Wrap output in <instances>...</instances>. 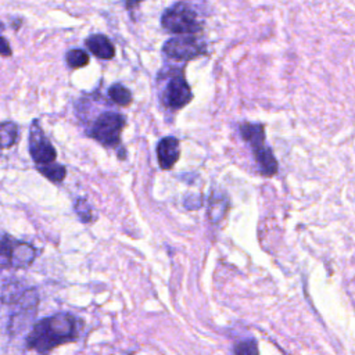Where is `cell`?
I'll use <instances>...</instances> for the list:
<instances>
[{"label": "cell", "instance_id": "6da1fadb", "mask_svg": "<svg viewBox=\"0 0 355 355\" xmlns=\"http://www.w3.org/2000/svg\"><path fill=\"white\" fill-rule=\"evenodd\" d=\"M79 333L78 320L69 313H55L33 324L26 347L37 352H49L53 348L76 340Z\"/></svg>", "mask_w": 355, "mask_h": 355}, {"label": "cell", "instance_id": "7a4b0ae2", "mask_svg": "<svg viewBox=\"0 0 355 355\" xmlns=\"http://www.w3.org/2000/svg\"><path fill=\"white\" fill-rule=\"evenodd\" d=\"M161 24L168 32L183 35L200 32L202 26L196 11L184 3H176L165 10L161 17Z\"/></svg>", "mask_w": 355, "mask_h": 355}, {"label": "cell", "instance_id": "3957f363", "mask_svg": "<svg viewBox=\"0 0 355 355\" xmlns=\"http://www.w3.org/2000/svg\"><path fill=\"white\" fill-rule=\"evenodd\" d=\"M36 258L33 245L15 240L10 236H0V266L1 268H26Z\"/></svg>", "mask_w": 355, "mask_h": 355}, {"label": "cell", "instance_id": "277c9868", "mask_svg": "<svg viewBox=\"0 0 355 355\" xmlns=\"http://www.w3.org/2000/svg\"><path fill=\"white\" fill-rule=\"evenodd\" d=\"M125 126V116L116 112L101 114L90 128V136L104 146H118L121 140V132Z\"/></svg>", "mask_w": 355, "mask_h": 355}, {"label": "cell", "instance_id": "5b68a950", "mask_svg": "<svg viewBox=\"0 0 355 355\" xmlns=\"http://www.w3.org/2000/svg\"><path fill=\"white\" fill-rule=\"evenodd\" d=\"M162 51L169 58L189 61L202 55L205 53V44L197 40L194 36H180L166 40Z\"/></svg>", "mask_w": 355, "mask_h": 355}, {"label": "cell", "instance_id": "8992f818", "mask_svg": "<svg viewBox=\"0 0 355 355\" xmlns=\"http://www.w3.org/2000/svg\"><path fill=\"white\" fill-rule=\"evenodd\" d=\"M29 153L32 159L37 164H49L55 161V148L51 146L49 139L44 136L43 130L40 129L39 123L35 121L31 125V133H29Z\"/></svg>", "mask_w": 355, "mask_h": 355}, {"label": "cell", "instance_id": "52a82bcc", "mask_svg": "<svg viewBox=\"0 0 355 355\" xmlns=\"http://www.w3.org/2000/svg\"><path fill=\"white\" fill-rule=\"evenodd\" d=\"M191 97L193 94L186 79L182 75H176L168 82L164 94V103L172 110H179L184 107L191 100Z\"/></svg>", "mask_w": 355, "mask_h": 355}, {"label": "cell", "instance_id": "ba28073f", "mask_svg": "<svg viewBox=\"0 0 355 355\" xmlns=\"http://www.w3.org/2000/svg\"><path fill=\"white\" fill-rule=\"evenodd\" d=\"M180 155L179 140L173 136H168L159 140L157 146V157L158 164L162 169H171Z\"/></svg>", "mask_w": 355, "mask_h": 355}, {"label": "cell", "instance_id": "9c48e42d", "mask_svg": "<svg viewBox=\"0 0 355 355\" xmlns=\"http://www.w3.org/2000/svg\"><path fill=\"white\" fill-rule=\"evenodd\" d=\"M86 46L96 57L103 58V60H111L115 54L114 44L104 35H92V36H89L86 39Z\"/></svg>", "mask_w": 355, "mask_h": 355}, {"label": "cell", "instance_id": "30bf717a", "mask_svg": "<svg viewBox=\"0 0 355 355\" xmlns=\"http://www.w3.org/2000/svg\"><path fill=\"white\" fill-rule=\"evenodd\" d=\"M255 159L261 168V172L266 176H272L277 172V161L269 147L265 146V143L252 147Z\"/></svg>", "mask_w": 355, "mask_h": 355}, {"label": "cell", "instance_id": "8fae6325", "mask_svg": "<svg viewBox=\"0 0 355 355\" xmlns=\"http://www.w3.org/2000/svg\"><path fill=\"white\" fill-rule=\"evenodd\" d=\"M241 135L252 147L259 146L265 141L263 126L261 123H245L241 126Z\"/></svg>", "mask_w": 355, "mask_h": 355}, {"label": "cell", "instance_id": "7c38bea8", "mask_svg": "<svg viewBox=\"0 0 355 355\" xmlns=\"http://www.w3.org/2000/svg\"><path fill=\"white\" fill-rule=\"evenodd\" d=\"M18 139V128L14 122L0 123V150L10 148Z\"/></svg>", "mask_w": 355, "mask_h": 355}, {"label": "cell", "instance_id": "4fadbf2b", "mask_svg": "<svg viewBox=\"0 0 355 355\" xmlns=\"http://www.w3.org/2000/svg\"><path fill=\"white\" fill-rule=\"evenodd\" d=\"M37 169L51 182H62L67 175V169L60 164H54V161L49 164L37 165Z\"/></svg>", "mask_w": 355, "mask_h": 355}, {"label": "cell", "instance_id": "5bb4252c", "mask_svg": "<svg viewBox=\"0 0 355 355\" xmlns=\"http://www.w3.org/2000/svg\"><path fill=\"white\" fill-rule=\"evenodd\" d=\"M108 96L110 98L122 107H126L132 103V93L129 92V89H126L123 85L121 83H115L108 89Z\"/></svg>", "mask_w": 355, "mask_h": 355}, {"label": "cell", "instance_id": "9a60e30c", "mask_svg": "<svg viewBox=\"0 0 355 355\" xmlns=\"http://www.w3.org/2000/svg\"><path fill=\"white\" fill-rule=\"evenodd\" d=\"M67 62L71 68H82L89 64V55L85 50L72 49L67 53Z\"/></svg>", "mask_w": 355, "mask_h": 355}, {"label": "cell", "instance_id": "2e32d148", "mask_svg": "<svg viewBox=\"0 0 355 355\" xmlns=\"http://www.w3.org/2000/svg\"><path fill=\"white\" fill-rule=\"evenodd\" d=\"M75 211H76V215L80 218L82 222L89 223V222L93 220L92 205L85 198H76V201H75Z\"/></svg>", "mask_w": 355, "mask_h": 355}, {"label": "cell", "instance_id": "e0dca14e", "mask_svg": "<svg viewBox=\"0 0 355 355\" xmlns=\"http://www.w3.org/2000/svg\"><path fill=\"white\" fill-rule=\"evenodd\" d=\"M234 352H237V354H257L258 348H257L254 341H251V343L250 341H244V343L237 344L234 347Z\"/></svg>", "mask_w": 355, "mask_h": 355}, {"label": "cell", "instance_id": "ac0fdd59", "mask_svg": "<svg viewBox=\"0 0 355 355\" xmlns=\"http://www.w3.org/2000/svg\"><path fill=\"white\" fill-rule=\"evenodd\" d=\"M0 55H4V57L11 55V47L3 36H0Z\"/></svg>", "mask_w": 355, "mask_h": 355}, {"label": "cell", "instance_id": "d6986e66", "mask_svg": "<svg viewBox=\"0 0 355 355\" xmlns=\"http://www.w3.org/2000/svg\"><path fill=\"white\" fill-rule=\"evenodd\" d=\"M143 0H126V7L128 8H133V7H136L139 3H141Z\"/></svg>", "mask_w": 355, "mask_h": 355}, {"label": "cell", "instance_id": "ffe728a7", "mask_svg": "<svg viewBox=\"0 0 355 355\" xmlns=\"http://www.w3.org/2000/svg\"><path fill=\"white\" fill-rule=\"evenodd\" d=\"M3 29H4V25H3V24H1V22H0V32H1V31H3Z\"/></svg>", "mask_w": 355, "mask_h": 355}]
</instances>
